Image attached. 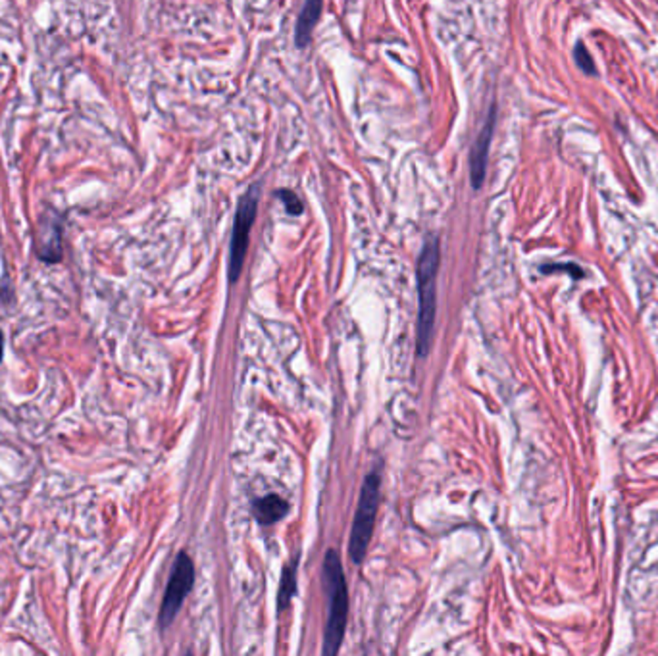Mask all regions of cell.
Returning a JSON list of instances; mask_svg holds the SVG:
<instances>
[{"instance_id":"obj_3","label":"cell","mask_w":658,"mask_h":656,"mask_svg":"<svg viewBox=\"0 0 658 656\" xmlns=\"http://www.w3.org/2000/svg\"><path fill=\"white\" fill-rule=\"evenodd\" d=\"M380 493H382V474L380 470H373L368 474L363 486V493L358 498V508L354 514V522L351 529V541H349V556L353 564L360 566L364 562L368 545L373 534L375 526V514L380 506Z\"/></svg>"},{"instance_id":"obj_2","label":"cell","mask_w":658,"mask_h":656,"mask_svg":"<svg viewBox=\"0 0 658 656\" xmlns=\"http://www.w3.org/2000/svg\"><path fill=\"white\" fill-rule=\"evenodd\" d=\"M439 262H441L439 239L430 236L418 260V356H428L431 349Z\"/></svg>"},{"instance_id":"obj_8","label":"cell","mask_w":658,"mask_h":656,"mask_svg":"<svg viewBox=\"0 0 658 656\" xmlns=\"http://www.w3.org/2000/svg\"><path fill=\"white\" fill-rule=\"evenodd\" d=\"M322 3L324 0H305L295 29V43L299 49H306L312 41V31H314L322 15Z\"/></svg>"},{"instance_id":"obj_5","label":"cell","mask_w":658,"mask_h":656,"mask_svg":"<svg viewBox=\"0 0 658 656\" xmlns=\"http://www.w3.org/2000/svg\"><path fill=\"white\" fill-rule=\"evenodd\" d=\"M193 584H195L193 560L187 553H179L176 558L174 568H171V575H169V582H168L162 606H160L159 623L162 630L169 628L171 622L176 620L181 604L185 603L187 595H189V591L193 589Z\"/></svg>"},{"instance_id":"obj_9","label":"cell","mask_w":658,"mask_h":656,"mask_svg":"<svg viewBox=\"0 0 658 656\" xmlns=\"http://www.w3.org/2000/svg\"><path fill=\"white\" fill-rule=\"evenodd\" d=\"M287 510H289L287 503L281 497H277V495L262 497V498H258V501L253 506L255 516H256L258 524H262V526H268V524L279 522L281 518L285 516Z\"/></svg>"},{"instance_id":"obj_4","label":"cell","mask_w":658,"mask_h":656,"mask_svg":"<svg viewBox=\"0 0 658 656\" xmlns=\"http://www.w3.org/2000/svg\"><path fill=\"white\" fill-rule=\"evenodd\" d=\"M258 200H260V187L250 185L247 193L239 200L237 212H235L231 245H229V265H227L229 284H235V281H237L241 275L243 262H245L247 248H248L250 227H253L256 212H258Z\"/></svg>"},{"instance_id":"obj_13","label":"cell","mask_w":658,"mask_h":656,"mask_svg":"<svg viewBox=\"0 0 658 656\" xmlns=\"http://www.w3.org/2000/svg\"><path fill=\"white\" fill-rule=\"evenodd\" d=\"M3 358H5V332L3 327H0V362H3Z\"/></svg>"},{"instance_id":"obj_11","label":"cell","mask_w":658,"mask_h":656,"mask_svg":"<svg viewBox=\"0 0 658 656\" xmlns=\"http://www.w3.org/2000/svg\"><path fill=\"white\" fill-rule=\"evenodd\" d=\"M574 56H576V62H577V66L579 68H582L587 75H595V73H597V70H595V64H593V58H591V54H589V51L585 49V44H582V43H579L577 46H576V51H574Z\"/></svg>"},{"instance_id":"obj_12","label":"cell","mask_w":658,"mask_h":656,"mask_svg":"<svg viewBox=\"0 0 658 656\" xmlns=\"http://www.w3.org/2000/svg\"><path fill=\"white\" fill-rule=\"evenodd\" d=\"M277 197H279L281 200H284V205H285V208H287V212H289L291 216H299V214H303V202H301L299 195L293 193V191H289V189H284V191H279V193H277Z\"/></svg>"},{"instance_id":"obj_7","label":"cell","mask_w":658,"mask_h":656,"mask_svg":"<svg viewBox=\"0 0 658 656\" xmlns=\"http://www.w3.org/2000/svg\"><path fill=\"white\" fill-rule=\"evenodd\" d=\"M493 130H495V108H491V111H489L488 121H485V126L479 131L476 143L472 147V159H469V166H472V185H474V189H479L483 179H485V169H488V156H489Z\"/></svg>"},{"instance_id":"obj_1","label":"cell","mask_w":658,"mask_h":656,"mask_svg":"<svg viewBox=\"0 0 658 656\" xmlns=\"http://www.w3.org/2000/svg\"><path fill=\"white\" fill-rule=\"evenodd\" d=\"M322 584L329 601L327 626L324 635V654H337L344 637V630H347L349 595H347V582H344V574L341 568V558L335 551H327L324 556Z\"/></svg>"},{"instance_id":"obj_6","label":"cell","mask_w":658,"mask_h":656,"mask_svg":"<svg viewBox=\"0 0 658 656\" xmlns=\"http://www.w3.org/2000/svg\"><path fill=\"white\" fill-rule=\"evenodd\" d=\"M35 253L44 264H58L62 260V220L54 212H46L39 220L35 236Z\"/></svg>"},{"instance_id":"obj_10","label":"cell","mask_w":658,"mask_h":656,"mask_svg":"<svg viewBox=\"0 0 658 656\" xmlns=\"http://www.w3.org/2000/svg\"><path fill=\"white\" fill-rule=\"evenodd\" d=\"M295 593H296V560H293L291 564L284 570V575H281V587H279V597H277L279 611L287 608Z\"/></svg>"}]
</instances>
